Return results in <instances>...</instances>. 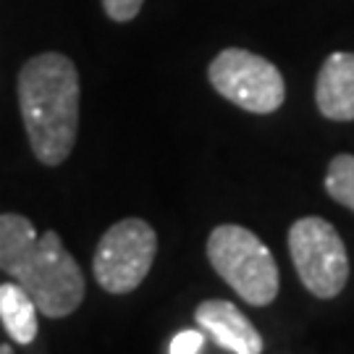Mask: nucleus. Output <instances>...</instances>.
<instances>
[{
    "instance_id": "f257e3e1",
    "label": "nucleus",
    "mask_w": 354,
    "mask_h": 354,
    "mask_svg": "<svg viewBox=\"0 0 354 354\" xmlns=\"http://www.w3.org/2000/svg\"><path fill=\"white\" fill-rule=\"evenodd\" d=\"M0 270L48 317L71 315L84 299V276L55 231L37 234L24 215H0Z\"/></svg>"
},
{
    "instance_id": "f03ea898",
    "label": "nucleus",
    "mask_w": 354,
    "mask_h": 354,
    "mask_svg": "<svg viewBox=\"0 0 354 354\" xmlns=\"http://www.w3.org/2000/svg\"><path fill=\"white\" fill-rule=\"evenodd\" d=\"M19 108L32 152L42 165L71 155L79 129V74L61 53H42L19 71Z\"/></svg>"
},
{
    "instance_id": "7ed1b4c3",
    "label": "nucleus",
    "mask_w": 354,
    "mask_h": 354,
    "mask_svg": "<svg viewBox=\"0 0 354 354\" xmlns=\"http://www.w3.org/2000/svg\"><path fill=\"white\" fill-rule=\"evenodd\" d=\"M207 260L247 304L266 307L279 294V266L263 241L244 226H218L207 239Z\"/></svg>"
},
{
    "instance_id": "20e7f679",
    "label": "nucleus",
    "mask_w": 354,
    "mask_h": 354,
    "mask_svg": "<svg viewBox=\"0 0 354 354\" xmlns=\"http://www.w3.org/2000/svg\"><path fill=\"white\" fill-rule=\"evenodd\" d=\"M291 263L304 289L317 299L339 297L349 279V254L339 231L326 218L307 215L289 228Z\"/></svg>"
},
{
    "instance_id": "39448f33",
    "label": "nucleus",
    "mask_w": 354,
    "mask_h": 354,
    "mask_svg": "<svg viewBox=\"0 0 354 354\" xmlns=\"http://www.w3.org/2000/svg\"><path fill=\"white\" fill-rule=\"evenodd\" d=\"M210 84L221 97L250 113H273L283 105L286 84L276 66L241 48L221 50L207 68Z\"/></svg>"
},
{
    "instance_id": "423d86ee",
    "label": "nucleus",
    "mask_w": 354,
    "mask_h": 354,
    "mask_svg": "<svg viewBox=\"0 0 354 354\" xmlns=\"http://www.w3.org/2000/svg\"><path fill=\"white\" fill-rule=\"evenodd\" d=\"M158 252V236L142 218L118 221L102 234L92 257L95 281L111 294H127L140 286L150 273Z\"/></svg>"
},
{
    "instance_id": "0eeeda50",
    "label": "nucleus",
    "mask_w": 354,
    "mask_h": 354,
    "mask_svg": "<svg viewBox=\"0 0 354 354\" xmlns=\"http://www.w3.org/2000/svg\"><path fill=\"white\" fill-rule=\"evenodd\" d=\"M197 323L205 333L213 336L218 346L234 354H260L263 352V336L257 333L250 317L241 315L236 304L226 299H207L197 307Z\"/></svg>"
},
{
    "instance_id": "6e6552de",
    "label": "nucleus",
    "mask_w": 354,
    "mask_h": 354,
    "mask_svg": "<svg viewBox=\"0 0 354 354\" xmlns=\"http://www.w3.org/2000/svg\"><path fill=\"white\" fill-rule=\"evenodd\" d=\"M317 111L330 121H354V53H333L320 66Z\"/></svg>"
},
{
    "instance_id": "1a4fd4ad",
    "label": "nucleus",
    "mask_w": 354,
    "mask_h": 354,
    "mask_svg": "<svg viewBox=\"0 0 354 354\" xmlns=\"http://www.w3.org/2000/svg\"><path fill=\"white\" fill-rule=\"evenodd\" d=\"M37 304L16 281L0 286V323L16 344H32L37 336Z\"/></svg>"
},
{
    "instance_id": "9d476101",
    "label": "nucleus",
    "mask_w": 354,
    "mask_h": 354,
    "mask_svg": "<svg viewBox=\"0 0 354 354\" xmlns=\"http://www.w3.org/2000/svg\"><path fill=\"white\" fill-rule=\"evenodd\" d=\"M326 192L354 213V155H336L326 174Z\"/></svg>"
},
{
    "instance_id": "9b49d317",
    "label": "nucleus",
    "mask_w": 354,
    "mask_h": 354,
    "mask_svg": "<svg viewBox=\"0 0 354 354\" xmlns=\"http://www.w3.org/2000/svg\"><path fill=\"white\" fill-rule=\"evenodd\" d=\"M142 3L145 0H102V8L113 21H131L142 11Z\"/></svg>"
},
{
    "instance_id": "f8f14e48",
    "label": "nucleus",
    "mask_w": 354,
    "mask_h": 354,
    "mask_svg": "<svg viewBox=\"0 0 354 354\" xmlns=\"http://www.w3.org/2000/svg\"><path fill=\"white\" fill-rule=\"evenodd\" d=\"M205 336L200 330H181L171 342V354H200Z\"/></svg>"
},
{
    "instance_id": "ddd939ff",
    "label": "nucleus",
    "mask_w": 354,
    "mask_h": 354,
    "mask_svg": "<svg viewBox=\"0 0 354 354\" xmlns=\"http://www.w3.org/2000/svg\"><path fill=\"white\" fill-rule=\"evenodd\" d=\"M0 354H13V349L8 344H0Z\"/></svg>"
}]
</instances>
